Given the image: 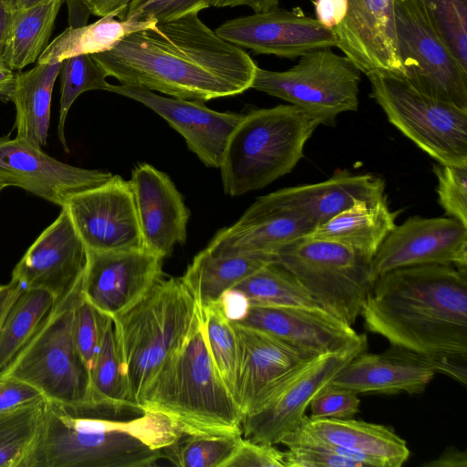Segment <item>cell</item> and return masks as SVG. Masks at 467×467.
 <instances>
[{
    "mask_svg": "<svg viewBox=\"0 0 467 467\" xmlns=\"http://www.w3.org/2000/svg\"><path fill=\"white\" fill-rule=\"evenodd\" d=\"M279 0H217L215 7H235L246 5L254 13L265 12L278 7Z\"/></svg>",
    "mask_w": 467,
    "mask_h": 467,
    "instance_id": "obj_51",
    "label": "cell"
},
{
    "mask_svg": "<svg viewBox=\"0 0 467 467\" xmlns=\"http://www.w3.org/2000/svg\"><path fill=\"white\" fill-rule=\"evenodd\" d=\"M424 467H466L467 454L454 447L447 449L437 459L422 464Z\"/></svg>",
    "mask_w": 467,
    "mask_h": 467,
    "instance_id": "obj_50",
    "label": "cell"
},
{
    "mask_svg": "<svg viewBox=\"0 0 467 467\" xmlns=\"http://www.w3.org/2000/svg\"><path fill=\"white\" fill-rule=\"evenodd\" d=\"M224 317L232 323H239L251 307L248 297L234 287L224 291L216 300Z\"/></svg>",
    "mask_w": 467,
    "mask_h": 467,
    "instance_id": "obj_47",
    "label": "cell"
},
{
    "mask_svg": "<svg viewBox=\"0 0 467 467\" xmlns=\"http://www.w3.org/2000/svg\"><path fill=\"white\" fill-rule=\"evenodd\" d=\"M436 371L423 360L390 347L382 353L366 351L353 358L329 382L359 393L420 394Z\"/></svg>",
    "mask_w": 467,
    "mask_h": 467,
    "instance_id": "obj_27",
    "label": "cell"
},
{
    "mask_svg": "<svg viewBox=\"0 0 467 467\" xmlns=\"http://www.w3.org/2000/svg\"><path fill=\"white\" fill-rule=\"evenodd\" d=\"M87 248L68 212L57 218L26 250L12 271L11 280L24 289H43L59 300L82 279Z\"/></svg>",
    "mask_w": 467,
    "mask_h": 467,
    "instance_id": "obj_18",
    "label": "cell"
},
{
    "mask_svg": "<svg viewBox=\"0 0 467 467\" xmlns=\"http://www.w3.org/2000/svg\"><path fill=\"white\" fill-rule=\"evenodd\" d=\"M163 260L145 248L87 249L81 295L98 311L115 318L139 302L163 276Z\"/></svg>",
    "mask_w": 467,
    "mask_h": 467,
    "instance_id": "obj_14",
    "label": "cell"
},
{
    "mask_svg": "<svg viewBox=\"0 0 467 467\" xmlns=\"http://www.w3.org/2000/svg\"><path fill=\"white\" fill-rule=\"evenodd\" d=\"M21 291L20 285L12 280L0 284V307L15 300Z\"/></svg>",
    "mask_w": 467,
    "mask_h": 467,
    "instance_id": "obj_54",
    "label": "cell"
},
{
    "mask_svg": "<svg viewBox=\"0 0 467 467\" xmlns=\"http://www.w3.org/2000/svg\"><path fill=\"white\" fill-rule=\"evenodd\" d=\"M143 248L162 258L187 239L189 211L174 182L150 164L140 163L131 172Z\"/></svg>",
    "mask_w": 467,
    "mask_h": 467,
    "instance_id": "obj_22",
    "label": "cell"
},
{
    "mask_svg": "<svg viewBox=\"0 0 467 467\" xmlns=\"http://www.w3.org/2000/svg\"><path fill=\"white\" fill-rule=\"evenodd\" d=\"M395 28L403 78L425 95L467 109V69L440 37L420 0H395Z\"/></svg>",
    "mask_w": 467,
    "mask_h": 467,
    "instance_id": "obj_11",
    "label": "cell"
},
{
    "mask_svg": "<svg viewBox=\"0 0 467 467\" xmlns=\"http://www.w3.org/2000/svg\"><path fill=\"white\" fill-rule=\"evenodd\" d=\"M367 346L364 341L321 354L300 367L263 407L244 417L243 437L257 443H280L300 425L314 397Z\"/></svg>",
    "mask_w": 467,
    "mask_h": 467,
    "instance_id": "obj_12",
    "label": "cell"
},
{
    "mask_svg": "<svg viewBox=\"0 0 467 467\" xmlns=\"http://www.w3.org/2000/svg\"><path fill=\"white\" fill-rule=\"evenodd\" d=\"M260 197L269 205L302 217L317 228L357 200L373 202L386 195L381 178L370 173L337 171L324 182L283 188Z\"/></svg>",
    "mask_w": 467,
    "mask_h": 467,
    "instance_id": "obj_24",
    "label": "cell"
},
{
    "mask_svg": "<svg viewBox=\"0 0 467 467\" xmlns=\"http://www.w3.org/2000/svg\"><path fill=\"white\" fill-rule=\"evenodd\" d=\"M47 400L0 412V467H26L38 439Z\"/></svg>",
    "mask_w": 467,
    "mask_h": 467,
    "instance_id": "obj_34",
    "label": "cell"
},
{
    "mask_svg": "<svg viewBox=\"0 0 467 467\" xmlns=\"http://www.w3.org/2000/svg\"><path fill=\"white\" fill-rule=\"evenodd\" d=\"M436 32L467 69V0H420Z\"/></svg>",
    "mask_w": 467,
    "mask_h": 467,
    "instance_id": "obj_40",
    "label": "cell"
},
{
    "mask_svg": "<svg viewBox=\"0 0 467 467\" xmlns=\"http://www.w3.org/2000/svg\"><path fill=\"white\" fill-rule=\"evenodd\" d=\"M44 398L34 387L13 378H0V412Z\"/></svg>",
    "mask_w": 467,
    "mask_h": 467,
    "instance_id": "obj_46",
    "label": "cell"
},
{
    "mask_svg": "<svg viewBox=\"0 0 467 467\" xmlns=\"http://www.w3.org/2000/svg\"><path fill=\"white\" fill-rule=\"evenodd\" d=\"M358 394L349 389L328 383L312 400L310 419H351L359 411Z\"/></svg>",
    "mask_w": 467,
    "mask_h": 467,
    "instance_id": "obj_44",
    "label": "cell"
},
{
    "mask_svg": "<svg viewBox=\"0 0 467 467\" xmlns=\"http://www.w3.org/2000/svg\"><path fill=\"white\" fill-rule=\"evenodd\" d=\"M217 0H132L121 20L167 22L214 6Z\"/></svg>",
    "mask_w": 467,
    "mask_h": 467,
    "instance_id": "obj_43",
    "label": "cell"
},
{
    "mask_svg": "<svg viewBox=\"0 0 467 467\" xmlns=\"http://www.w3.org/2000/svg\"><path fill=\"white\" fill-rule=\"evenodd\" d=\"M316 227L302 217L258 197L233 225L220 230L206 246L218 254H265L308 236Z\"/></svg>",
    "mask_w": 467,
    "mask_h": 467,
    "instance_id": "obj_25",
    "label": "cell"
},
{
    "mask_svg": "<svg viewBox=\"0 0 467 467\" xmlns=\"http://www.w3.org/2000/svg\"><path fill=\"white\" fill-rule=\"evenodd\" d=\"M16 72L5 66H0V100H12L16 84Z\"/></svg>",
    "mask_w": 467,
    "mask_h": 467,
    "instance_id": "obj_52",
    "label": "cell"
},
{
    "mask_svg": "<svg viewBox=\"0 0 467 467\" xmlns=\"http://www.w3.org/2000/svg\"><path fill=\"white\" fill-rule=\"evenodd\" d=\"M107 91L136 100L163 118L184 138L188 149L210 168L220 167L228 140L244 115L215 111L202 101L167 98L122 84H109Z\"/></svg>",
    "mask_w": 467,
    "mask_h": 467,
    "instance_id": "obj_20",
    "label": "cell"
},
{
    "mask_svg": "<svg viewBox=\"0 0 467 467\" xmlns=\"http://www.w3.org/2000/svg\"><path fill=\"white\" fill-rule=\"evenodd\" d=\"M200 309L182 278L163 276L129 310L113 318L132 406L190 337Z\"/></svg>",
    "mask_w": 467,
    "mask_h": 467,
    "instance_id": "obj_5",
    "label": "cell"
},
{
    "mask_svg": "<svg viewBox=\"0 0 467 467\" xmlns=\"http://www.w3.org/2000/svg\"><path fill=\"white\" fill-rule=\"evenodd\" d=\"M105 316L80 294L75 309L74 337L78 351L89 372L99 350Z\"/></svg>",
    "mask_w": 467,
    "mask_h": 467,
    "instance_id": "obj_42",
    "label": "cell"
},
{
    "mask_svg": "<svg viewBox=\"0 0 467 467\" xmlns=\"http://www.w3.org/2000/svg\"><path fill=\"white\" fill-rule=\"evenodd\" d=\"M113 176L61 162L16 138L0 136V181L63 207L73 194L99 186Z\"/></svg>",
    "mask_w": 467,
    "mask_h": 467,
    "instance_id": "obj_17",
    "label": "cell"
},
{
    "mask_svg": "<svg viewBox=\"0 0 467 467\" xmlns=\"http://www.w3.org/2000/svg\"><path fill=\"white\" fill-rule=\"evenodd\" d=\"M63 207L87 249L143 248L133 192L119 175L71 195Z\"/></svg>",
    "mask_w": 467,
    "mask_h": 467,
    "instance_id": "obj_13",
    "label": "cell"
},
{
    "mask_svg": "<svg viewBox=\"0 0 467 467\" xmlns=\"http://www.w3.org/2000/svg\"><path fill=\"white\" fill-rule=\"evenodd\" d=\"M89 14L104 17L112 16L122 19L132 0H78Z\"/></svg>",
    "mask_w": 467,
    "mask_h": 467,
    "instance_id": "obj_49",
    "label": "cell"
},
{
    "mask_svg": "<svg viewBox=\"0 0 467 467\" xmlns=\"http://www.w3.org/2000/svg\"><path fill=\"white\" fill-rule=\"evenodd\" d=\"M272 263L265 254H218L200 251L181 277L199 308L215 302L260 267Z\"/></svg>",
    "mask_w": 467,
    "mask_h": 467,
    "instance_id": "obj_30",
    "label": "cell"
},
{
    "mask_svg": "<svg viewBox=\"0 0 467 467\" xmlns=\"http://www.w3.org/2000/svg\"><path fill=\"white\" fill-rule=\"evenodd\" d=\"M6 187H7V186H6V184H5V183H4V182H2L0 181V193H1V192H3V190H4L5 188H6Z\"/></svg>",
    "mask_w": 467,
    "mask_h": 467,
    "instance_id": "obj_57",
    "label": "cell"
},
{
    "mask_svg": "<svg viewBox=\"0 0 467 467\" xmlns=\"http://www.w3.org/2000/svg\"><path fill=\"white\" fill-rule=\"evenodd\" d=\"M321 124L319 118L291 104L244 113L219 167L224 193L243 195L291 172Z\"/></svg>",
    "mask_w": 467,
    "mask_h": 467,
    "instance_id": "obj_6",
    "label": "cell"
},
{
    "mask_svg": "<svg viewBox=\"0 0 467 467\" xmlns=\"http://www.w3.org/2000/svg\"><path fill=\"white\" fill-rule=\"evenodd\" d=\"M199 309L213 361L223 381L234 398L239 367V348L233 324L224 317L216 301Z\"/></svg>",
    "mask_w": 467,
    "mask_h": 467,
    "instance_id": "obj_38",
    "label": "cell"
},
{
    "mask_svg": "<svg viewBox=\"0 0 467 467\" xmlns=\"http://www.w3.org/2000/svg\"><path fill=\"white\" fill-rule=\"evenodd\" d=\"M398 212H391L387 197L378 201L357 200L308 236L337 242L372 259L395 228Z\"/></svg>",
    "mask_w": 467,
    "mask_h": 467,
    "instance_id": "obj_28",
    "label": "cell"
},
{
    "mask_svg": "<svg viewBox=\"0 0 467 467\" xmlns=\"http://www.w3.org/2000/svg\"><path fill=\"white\" fill-rule=\"evenodd\" d=\"M243 435H210L181 432L166 447L163 458L180 467H225L239 447Z\"/></svg>",
    "mask_w": 467,
    "mask_h": 467,
    "instance_id": "obj_37",
    "label": "cell"
},
{
    "mask_svg": "<svg viewBox=\"0 0 467 467\" xmlns=\"http://www.w3.org/2000/svg\"><path fill=\"white\" fill-rule=\"evenodd\" d=\"M10 20L11 12L5 8L0 0V66L5 67V55L9 36Z\"/></svg>",
    "mask_w": 467,
    "mask_h": 467,
    "instance_id": "obj_53",
    "label": "cell"
},
{
    "mask_svg": "<svg viewBox=\"0 0 467 467\" xmlns=\"http://www.w3.org/2000/svg\"><path fill=\"white\" fill-rule=\"evenodd\" d=\"M49 0H1L5 8L9 11L29 8Z\"/></svg>",
    "mask_w": 467,
    "mask_h": 467,
    "instance_id": "obj_55",
    "label": "cell"
},
{
    "mask_svg": "<svg viewBox=\"0 0 467 467\" xmlns=\"http://www.w3.org/2000/svg\"><path fill=\"white\" fill-rule=\"evenodd\" d=\"M17 297V296H16ZM14 302V300L6 305H5L4 306L0 307V325H1V322L6 313V310L7 308L10 306V305Z\"/></svg>",
    "mask_w": 467,
    "mask_h": 467,
    "instance_id": "obj_56",
    "label": "cell"
},
{
    "mask_svg": "<svg viewBox=\"0 0 467 467\" xmlns=\"http://www.w3.org/2000/svg\"><path fill=\"white\" fill-rule=\"evenodd\" d=\"M140 409L167 416L181 432L243 435L241 410L213 361L201 317L146 389Z\"/></svg>",
    "mask_w": 467,
    "mask_h": 467,
    "instance_id": "obj_4",
    "label": "cell"
},
{
    "mask_svg": "<svg viewBox=\"0 0 467 467\" xmlns=\"http://www.w3.org/2000/svg\"><path fill=\"white\" fill-rule=\"evenodd\" d=\"M317 20L325 27L334 30L346 14V0H316Z\"/></svg>",
    "mask_w": 467,
    "mask_h": 467,
    "instance_id": "obj_48",
    "label": "cell"
},
{
    "mask_svg": "<svg viewBox=\"0 0 467 467\" xmlns=\"http://www.w3.org/2000/svg\"><path fill=\"white\" fill-rule=\"evenodd\" d=\"M337 47L367 76L403 78L395 28V0H346V14L333 30Z\"/></svg>",
    "mask_w": 467,
    "mask_h": 467,
    "instance_id": "obj_21",
    "label": "cell"
},
{
    "mask_svg": "<svg viewBox=\"0 0 467 467\" xmlns=\"http://www.w3.org/2000/svg\"><path fill=\"white\" fill-rule=\"evenodd\" d=\"M299 57L285 71L257 67L251 88L285 100L327 126L340 113L358 109L360 71L347 57L323 48Z\"/></svg>",
    "mask_w": 467,
    "mask_h": 467,
    "instance_id": "obj_10",
    "label": "cell"
},
{
    "mask_svg": "<svg viewBox=\"0 0 467 467\" xmlns=\"http://www.w3.org/2000/svg\"><path fill=\"white\" fill-rule=\"evenodd\" d=\"M370 265L375 280L389 271L414 265L467 269V227L451 217L411 216L395 226Z\"/></svg>",
    "mask_w": 467,
    "mask_h": 467,
    "instance_id": "obj_15",
    "label": "cell"
},
{
    "mask_svg": "<svg viewBox=\"0 0 467 467\" xmlns=\"http://www.w3.org/2000/svg\"><path fill=\"white\" fill-rule=\"evenodd\" d=\"M270 334L317 355L337 352L367 341V337L322 307L251 305L237 323Z\"/></svg>",
    "mask_w": 467,
    "mask_h": 467,
    "instance_id": "obj_23",
    "label": "cell"
},
{
    "mask_svg": "<svg viewBox=\"0 0 467 467\" xmlns=\"http://www.w3.org/2000/svg\"><path fill=\"white\" fill-rule=\"evenodd\" d=\"M234 287L242 291L254 306L320 307L293 274L273 262Z\"/></svg>",
    "mask_w": 467,
    "mask_h": 467,
    "instance_id": "obj_35",
    "label": "cell"
},
{
    "mask_svg": "<svg viewBox=\"0 0 467 467\" xmlns=\"http://www.w3.org/2000/svg\"><path fill=\"white\" fill-rule=\"evenodd\" d=\"M60 109L57 137L64 150L68 147L65 136V123L68 110L76 99L88 90H108L107 74L91 55H78L62 61L60 68Z\"/></svg>",
    "mask_w": 467,
    "mask_h": 467,
    "instance_id": "obj_39",
    "label": "cell"
},
{
    "mask_svg": "<svg viewBox=\"0 0 467 467\" xmlns=\"http://www.w3.org/2000/svg\"><path fill=\"white\" fill-rule=\"evenodd\" d=\"M360 316L390 347L466 385L467 269L422 265L384 273Z\"/></svg>",
    "mask_w": 467,
    "mask_h": 467,
    "instance_id": "obj_2",
    "label": "cell"
},
{
    "mask_svg": "<svg viewBox=\"0 0 467 467\" xmlns=\"http://www.w3.org/2000/svg\"><path fill=\"white\" fill-rule=\"evenodd\" d=\"M180 434L167 416L138 407L47 400L26 467H152Z\"/></svg>",
    "mask_w": 467,
    "mask_h": 467,
    "instance_id": "obj_3",
    "label": "cell"
},
{
    "mask_svg": "<svg viewBox=\"0 0 467 467\" xmlns=\"http://www.w3.org/2000/svg\"><path fill=\"white\" fill-rule=\"evenodd\" d=\"M156 23L154 19L121 20L107 16L89 25L69 26L48 44L36 63L62 62L78 55L108 51L127 35L153 26Z\"/></svg>",
    "mask_w": 467,
    "mask_h": 467,
    "instance_id": "obj_31",
    "label": "cell"
},
{
    "mask_svg": "<svg viewBox=\"0 0 467 467\" xmlns=\"http://www.w3.org/2000/svg\"><path fill=\"white\" fill-rule=\"evenodd\" d=\"M62 62L36 63L16 74L12 102L16 107V139L34 147L47 144L53 88Z\"/></svg>",
    "mask_w": 467,
    "mask_h": 467,
    "instance_id": "obj_29",
    "label": "cell"
},
{
    "mask_svg": "<svg viewBox=\"0 0 467 467\" xmlns=\"http://www.w3.org/2000/svg\"><path fill=\"white\" fill-rule=\"evenodd\" d=\"M232 324L239 348L234 398L244 419L263 407L300 367L318 355L264 331Z\"/></svg>",
    "mask_w": 467,
    "mask_h": 467,
    "instance_id": "obj_16",
    "label": "cell"
},
{
    "mask_svg": "<svg viewBox=\"0 0 467 467\" xmlns=\"http://www.w3.org/2000/svg\"><path fill=\"white\" fill-rule=\"evenodd\" d=\"M317 305L349 326L360 317L375 278L371 260L343 244L306 236L272 255Z\"/></svg>",
    "mask_w": 467,
    "mask_h": 467,
    "instance_id": "obj_8",
    "label": "cell"
},
{
    "mask_svg": "<svg viewBox=\"0 0 467 467\" xmlns=\"http://www.w3.org/2000/svg\"><path fill=\"white\" fill-rule=\"evenodd\" d=\"M224 40L255 54L295 58L323 48L337 47L332 30L316 18L279 7L227 20L215 29Z\"/></svg>",
    "mask_w": 467,
    "mask_h": 467,
    "instance_id": "obj_19",
    "label": "cell"
},
{
    "mask_svg": "<svg viewBox=\"0 0 467 467\" xmlns=\"http://www.w3.org/2000/svg\"><path fill=\"white\" fill-rule=\"evenodd\" d=\"M81 281L56 302L0 378L21 380L49 401L77 404L91 400L90 372L78 351L74 337Z\"/></svg>",
    "mask_w": 467,
    "mask_h": 467,
    "instance_id": "obj_7",
    "label": "cell"
},
{
    "mask_svg": "<svg viewBox=\"0 0 467 467\" xmlns=\"http://www.w3.org/2000/svg\"><path fill=\"white\" fill-rule=\"evenodd\" d=\"M189 13L127 35L91 55L120 84L205 102L251 88L257 65L247 52Z\"/></svg>",
    "mask_w": 467,
    "mask_h": 467,
    "instance_id": "obj_1",
    "label": "cell"
},
{
    "mask_svg": "<svg viewBox=\"0 0 467 467\" xmlns=\"http://www.w3.org/2000/svg\"><path fill=\"white\" fill-rule=\"evenodd\" d=\"M292 432L341 448L365 467H401L410 457L407 442L391 429L353 418L310 419L306 415Z\"/></svg>",
    "mask_w": 467,
    "mask_h": 467,
    "instance_id": "obj_26",
    "label": "cell"
},
{
    "mask_svg": "<svg viewBox=\"0 0 467 467\" xmlns=\"http://www.w3.org/2000/svg\"><path fill=\"white\" fill-rule=\"evenodd\" d=\"M90 388L92 401L132 406L114 320L109 316H105L99 350L90 370Z\"/></svg>",
    "mask_w": 467,
    "mask_h": 467,
    "instance_id": "obj_36",
    "label": "cell"
},
{
    "mask_svg": "<svg viewBox=\"0 0 467 467\" xmlns=\"http://www.w3.org/2000/svg\"><path fill=\"white\" fill-rule=\"evenodd\" d=\"M225 467H285L284 451L275 445L254 442L243 437Z\"/></svg>",
    "mask_w": 467,
    "mask_h": 467,
    "instance_id": "obj_45",
    "label": "cell"
},
{
    "mask_svg": "<svg viewBox=\"0 0 467 467\" xmlns=\"http://www.w3.org/2000/svg\"><path fill=\"white\" fill-rule=\"evenodd\" d=\"M367 77L370 96L404 136L439 163L467 166V109L425 95L402 77Z\"/></svg>",
    "mask_w": 467,
    "mask_h": 467,
    "instance_id": "obj_9",
    "label": "cell"
},
{
    "mask_svg": "<svg viewBox=\"0 0 467 467\" xmlns=\"http://www.w3.org/2000/svg\"><path fill=\"white\" fill-rule=\"evenodd\" d=\"M438 185V202L449 217L467 227V166L441 164L432 166Z\"/></svg>",
    "mask_w": 467,
    "mask_h": 467,
    "instance_id": "obj_41",
    "label": "cell"
},
{
    "mask_svg": "<svg viewBox=\"0 0 467 467\" xmlns=\"http://www.w3.org/2000/svg\"><path fill=\"white\" fill-rule=\"evenodd\" d=\"M63 0H49L11 12L5 67L19 70L37 61L49 44Z\"/></svg>",
    "mask_w": 467,
    "mask_h": 467,
    "instance_id": "obj_32",
    "label": "cell"
},
{
    "mask_svg": "<svg viewBox=\"0 0 467 467\" xmlns=\"http://www.w3.org/2000/svg\"><path fill=\"white\" fill-rule=\"evenodd\" d=\"M57 300L43 289H22L0 325V376L36 332Z\"/></svg>",
    "mask_w": 467,
    "mask_h": 467,
    "instance_id": "obj_33",
    "label": "cell"
}]
</instances>
